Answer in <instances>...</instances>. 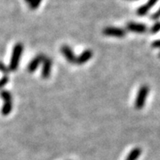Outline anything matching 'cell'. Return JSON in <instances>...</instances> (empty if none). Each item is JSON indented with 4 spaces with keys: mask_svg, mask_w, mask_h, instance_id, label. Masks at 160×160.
Masks as SVG:
<instances>
[{
    "mask_svg": "<svg viewBox=\"0 0 160 160\" xmlns=\"http://www.w3.org/2000/svg\"><path fill=\"white\" fill-rule=\"evenodd\" d=\"M23 52V45L22 43H17L12 48V52L11 61L8 69L10 71H15L18 69L21 56Z\"/></svg>",
    "mask_w": 160,
    "mask_h": 160,
    "instance_id": "cell-1",
    "label": "cell"
},
{
    "mask_svg": "<svg viewBox=\"0 0 160 160\" xmlns=\"http://www.w3.org/2000/svg\"><path fill=\"white\" fill-rule=\"evenodd\" d=\"M149 92V87L147 85H142L140 87L136 98H135V101H134V108L135 109H138V110L143 109V107L145 106Z\"/></svg>",
    "mask_w": 160,
    "mask_h": 160,
    "instance_id": "cell-2",
    "label": "cell"
},
{
    "mask_svg": "<svg viewBox=\"0 0 160 160\" xmlns=\"http://www.w3.org/2000/svg\"><path fill=\"white\" fill-rule=\"evenodd\" d=\"M0 96L4 100V105L1 109V113L3 116H8L12 109V96L11 92L7 90L0 91Z\"/></svg>",
    "mask_w": 160,
    "mask_h": 160,
    "instance_id": "cell-3",
    "label": "cell"
},
{
    "mask_svg": "<svg viewBox=\"0 0 160 160\" xmlns=\"http://www.w3.org/2000/svg\"><path fill=\"white\" fill-rule=\"evenodd\" d=\"M102 34L107 37H112V38H123L126 36V30L122 28L118 27H105L102 29Z\"/></svg>",
    "mask_w": 160,
    "mask_h": 160,
    "instance_id": "cell-4",
    "label": "cell"
},
{
    "mask_svg": "<svg viewBox=\"0 0 160 160\" xmlns=\"http://www.w3.org/2000/svg\"><path fill=\"white\" fill-rule=\"evenodd\" d=\"M126 30H128L130 32H133V33L143 34V33H146L148 31V27L143 23L129 22L126 23Z\"/></svg>",
    "mask_w": 160,
    "mask_h": 160,
    "instance_id": "cell-5",
    "label": "cell"
},
{
    "mask_svg": "<svg viewBox=\"0 0 160 160\" xmlns=\"http://www.w3.org/2000/svg\"><path fill=\"white\" fill-rule=\"evenodd\" d=\"M43 67H42V72L41 75L43 77V78H48L51 75V70H52V62L50 58L46 57L44 59L43 61Z\"/></svg>",
    "mask_w": 160,
    "mask_h": 160,
    "instance_id": "cell-6",
    "label": "cell"
},
{
    "mask_svg": "<svg viewBox=\"0 0 160 160\" xmlns=\"http://www.w3.org/2000/svg\"><path fill=\"white\" fill-rule=\"evenodd\" d=\"M61 52L62 53V55L65 57V59L70 63L76 62V59L77 56L74 54V52L72 51V49L69 46L64 45L61 47Z\"/></svg>",
    "mask_w": 160,
    "mask_h": 160,
    "instance_id": "cell-7",
    "label": "cell"
},
{
    "mask_svg": "<svg viewBox=\"0 0 160 160\" xmlns=\"http://www.w3.org/2000/svg\"><path fill=\"white\" fill-rule=\"evenodd\" d=\"M45 58H46V55H44V54H38L34 59H32L31 62L28 65V68H27L28 70H29V72L33 73L34 71H36V69L38 68V66H39L41 63L43 62V61H44Z\"/></svg>",
    "mask_w": 160,
    "mask_h": 160,
    "instance_id": "cell-8",
    "label": "cell"
},
{
    "mask_svg": "<svg viewBox=\"0 0 160 160\" xmlns=\"http://www.w3.org/2000/svg\"><path fill=\"white\" fill-rule=\"evenodd\" d=\"M93 55V52L90 50V49H86L80 54L78 57H77L76 59V62L75 64L77 65H83L86 63L88 61L91 60V58Z\"/></svg>",
    "mask_w": 160,
    "mask_h": 160,
    "instance_id": "cell-9",
    "label": "cell"
},
{
    "mask_svg": "<svg viewBox=\"0 0 160 160\" xmlns=\"http://www.w3.org/2000/svg\"><path fill=\"white\" fill-rule=\"evenodd\" d=\"M141 154H142V149L138 147L137 148H133L129 152V154L127 155L126 160H138Z\"/></svg>",
    "mask_w": 160,
    "mask_h": 160,
    "instance_id": "cell-10",
    "label": "cell"
},
{
    "mask_svg": "<svg viewBox=\"0 0 160 160\" xmlns=\"http://www.w3.org/2000/svg\"><path fill=\"white\" fill-rule=\"evenodd\" d=\"M160 31V21H157L156 22L151 26V28L149 29V32L151 34H157Z\"/></svg>",
    "mask_w": 160,
    "mask_h": 160,
    "instance_id": "cell-11",
    "label": "cell"
},
{
    "mask_svg": "<svg viewBox=\"0 0 160 160\" xmlns=\"http://www.w3.org/2000/svg\"><path fill=\"white\" fill-rule=\"evenodd\" d=\"M158 1H159V0H148V2H147L145 5H143V6H145V8H146L148 11H149V10H150V9H151Z\"/></svg>",
    "mask_w": 160,
    "mask_h": 160,
    "instance_id": "cell-12",
    "label": "cell"
},
{
    "mask_svg": "<svg viewBox=\"0 0 160 160\" xmlns=\"http://www.w3.org/2000/svg\"><path fill=\"white\" fill-rule=\"evenodd\" d=\"M41 2H42V0H33V1L31 2V4L29 5V8H30L31 10H36V9H38V7L39 6V5L41 4Z\"/></svg>",
    "mask_w": 160,
    "mask_h": 160,
    "instance_id": "cell-13",
    "label": "cell"
},
{
    "mask_svg": "<svg viewBox=\"0 0 160 160\" xmlns=\"http://www.w3.org/2000/svg\"><path fill=\"white\" fill-rule=\"evenodd\" d=\"M0 71H1L2 73H4L5 75H8V73L10 72L8 67H6V64L3 62H0Z\"/></svg>",
    "mask_w": 160,
    "mask_h": 160,
    "instance_id": "cell-14",
    "label": "cell"
},
{
    "mask_svg": "<svg viewBox=\"0 0 160 160\" xmlns=\"http://www.w3.org/2000/svg\"><path fill=\"white\" fill-rule=\"evenodd\" d=\"M150 19L152 20V21H158L160 19V7L157 10L156 12H154L151 15H150Z\"/></svg>",
    "mask_w": 160,
    "mask_h": 160,
    "instance_id": "cell-15",
    "label": "cell"
},
{
    "mask_svg": "<svg viewBox=\"0 0 160 160\" xmlns=\"http://www.w3.org/2000/svg\"><path fill=\"white\" fill-rule=\"evenodd\" d=\"M8 82H9V77H8V75H4V77L0 79V88L4 87Z\"/></svg>",
    "mask_w": 160,
    "mask_h": 160,
    "instance_id": "cell-16",
    "label": "cell"
},
{
    "mask_svg": "<svg viewBox=\"0 0 160 160\" xmlns=\"http://www.w3.org/2000/svg\"><path fill=\"white\" fill-rule=\"evenodd\" d=\"M151 46H152L153 48H158V49H160V39L153 41V42L151 43Z\"/></svg>",
    "mask_w": 160,
    "mask_h": 160,
    "instance_id": "cell-17",
    "label": "cell"
},
{
    "mask_svg": "<svg viewBox=\"0 0 160 160\" xmlns=\"http://www.w3.org/2000/svg\"><path fill=\"white\" fill-rule=\"evenodd\" d=\"M32 1H33V0H25V2H26V3H27L28 5H30Z\"/></svg>",
    "mask_w": 160,
    "mask_h": 160,
    "instance_id": "cell-18",
    "label": "cell"
},
{
    "mask_svg": "<svg viewBox=\"0 0 160 160\" xmlns=\"http://www.w3.org/2000/svg\"><path fill=\"white\" fill-rule=\"evenodd\" d=\"M127 1H138V0H127Z\"/></svg>",
    "mask_w": 160,
    "mask_h": 160,
    "instance_id": "cell-19",
    "label": "cell"
},
{
    "mask_svg": "<svg viewBox=\"0 0 160 160\" xmlns=\"http://www.w3.org/2000/svg\"><path fill=\"white\" fill-rule=\"evenodd\" d=\"M158 57L160 58V52H159V53H158Z\"/></svg>",
    "mask_w": 160,
    "mask_h": 160,
    "instance_id": "cell-20",
    "label": "cell"
}]
</instances>
